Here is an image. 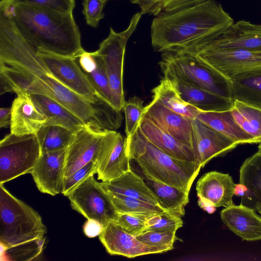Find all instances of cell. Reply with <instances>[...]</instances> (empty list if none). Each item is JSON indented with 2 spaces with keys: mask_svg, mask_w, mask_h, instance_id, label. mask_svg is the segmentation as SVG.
I'll return each mask as SVG.
<instances>
[{
  "mask_svg": "<svg viewBox=\"0 0 261 261\" xmlns=\"http://www.w3.org/2000/svg\"><path fill=\"white\" fill-rule=\"evenodd\" d=\"M106 1H109V0H105Z\"/></svg>",
  "mask_w": 261,
  "mask_h": 261,
  "instance_id": "obj_52",
  "label": "cell"
},
{
  "mask_svg": "<svg viewBox=\"0 0 261 261\" xmlns=\"http://www.w3.org/2000/svg\"><path fill=\"white\" fill-rule=\"evenodd\" d=\"M160 65L162 70L189 84L233 99L230 80L191 53L165 51Z\"/></svg>",
  "mask_w": 261,
  "mask_h": 261,
  "instance_id": "obj_6",
  "label": "cell"
},
{
  "mask_svg": "<svg viewBox=\"0 0 261 261\" xmlns=\"http://www.w3.org/2000/svg\"><path fill=\"white\" fill-rule=\"evenodd\" d=\"M107 130H109L86 124L76 131L68 147L65 178L92 161L96 160L102 140Z\"/></svg>",
  "mask_w": 261,
  "mask_h": 261,
  "instance_id": "obj_14",
  "label": "cell"
},
{
  "mask_svg": "<svg viewBox=\"0 0 261 261\" xmlns=\"http://www.w3.org/2000/svg\"><path fill=\"white\" fill-rule=\"evenodd\" d=\"M11 120V108H1L0 127H6L10 125Z\"/></svg>",
  "mask_w": 261,
  "mask_h": 261,
  "instance_id": "obj_47",
  "label": "cell"
},
{
  "mask_svg": "<svg viewBox=\"0 0 261 261\" xmlns=\"http://www.w3.org/2000/svg\"><path fill=\"white\" fill-rule=\"evenodd\" d=\"M232 116L241 128L254 140L261 142V108L233 100Z\"/></svg>",
  "mask_w": 261,
  "mask_h": 261,
  "instance_id": "obj_31",
  "label": "cell"
},
{
  "mask_svg": "<svg viewBox=\"0 0 261 261\" xmlns=\"http://www.w3.org/2000/svg\"><path fill=\"white\" fill-rule=\"evenodd\" d=\"M14 4H23L61 12L73 13L75 0H11Z\"/></svg>",
  "mask_w": 261,
  "mask_h": 261,
  "instance_id": "obj_41",
  "label": "cell"
},
{
  "mask_svg": "<svg viewBox=\"0 0 261 261\" xmlns=\"http://www.w3.org/2000/svg\"><path fill=\"white\" fill-rule=\"evenodd\" d=\"M10 92H13L10 85L4 76L0 75V94Z\"/></svg>",
  "mask_w": 261,
  "mask_h": 261,
  "instance_id": "obj_48",
  "label": "cell"
},
{
  "mask_svg": "<svg viewBox=\"0 0 261 261\" xmlns=\"http://www.w3.org/2000/svg\"><path fill=\"white\" fill-rule=\"evenodd\" d=\"M98 179L108 181L130 169L126 139L115 130H107L102 140L96 159Z\"/></svg>",
  "mask_w": 261,
  "mask_h": 261,
  "instance_id": "obj_12",
  "label": "cell"
},
{
  "mask_svg": "<svg viewBox=\"0 0 261 261\" xmlns=\"http://www.w3.org/2000/svg\"><path fill=\"white\" fill-rule=\"evenodd\" d=\"M31 96L39 109L47 118L45 125H60L77 131L86 124L55 100L40 94Z\"/></svg>",
  "mask_w": 261,
  "mask_h": 261,
  "instance_id": "obj_27",
  "label": "cell"
},
{
  "mask_svg": "<svg viewBox=\"0 0 261 261\" xmlns=\"http://www.w3.org/2000/svg\"><path fill=\"white\" fill-rule=\"evenodd\" d=\"M107 1L105 0H83V13L87 24L96 28L99 21L104 17L103 9Z\"/></svg>",
  "mask_w": 261,
  "mask_h": 261,
  "instance_id": "obj_44",
  "label": "cell"
},
{
  "mask_svg": "<svg viewBox=\"0 0 261 261\" xmlns=\"http://www.w3.org/2000/svg\"><path fill=\"white\" fill-rule=\"evenodd\" d=\"M194 152L196 163L203 168L214 158L225 154L238 144L198 119H192Z\"/></svg>",
  "mask_w": 261,
  "mask_h": 261,
  "instance_id": "obj_17",
  "label": "cell"
},
{
  "mask_svg": "<svg viewBox=\"0 0 261 261\" xmlns=\"http://www.w3.org/2000/svg\"><path fill=\"white\" fill-rule=\"evenodd\" d=\"M79 64L85 73L93 71L97 66V60L93 52L84 50L77 58Z\"/></svg>",
  "mask_w": 261,
  "mask_h": 261,
  "instance_id": "obj_45",
  "label": "cell"
},
{
  "mask_svg": "<svg viewBox=\"0 0 261 261\" xmlns=\"http://www.w3.org/2000/svg\"><path fill=\"white\" fill-rule=\"evenodd\" d=\"M108 194L118 214L134 213L152 215L166 211L161 206L139 199L122 195Z\"/></svg>",
  "mask_w": 261,
  "mask_h": 261,
  "instance_id": "obj_35",
  "label": "cell"
},
{
  "mask_svg": "<svg viewBox=\"0 0 261 261\" xmlns=\"http://www.w3.org/2000/svg\"><path fill=\"white\" fill-rule=\"evenodd\" d=\"M0 62L34 77L47 93L85 124L105 129L103 115L94 105L57 80L13 24L0 33Z\"/></svg>",
  "mask_w": 261,
  "mask_h": 261,
  "instance_id": "obj_2",
  "label": "cell"
},
{
  "mask_svg": "<svg viewBox=\"0 0 261 261\" xmlns=\"http://www.w3.org/2000/svg\"><path fill=\"white\" fill-rule=\"evenodd\" d=\"M23 38L37 51L77 58L85 50L73 13H61L11 0L0 2Z\"/></svg>",
  "mask_w": 261,
  "mask_h": 261,
  "instance_id": "obj_3",
  "label": "cell"
},
{
  "mask_svg": "<svg viewBox=\"0 0 261 261\" xmlns=\"http://www.w3.org/2000/svg\"><path fill=\"white\" fill-rule=\"evenodd\" d=\"M104 227L98 221L93 219H87L83 226L84 234L88 238H95L99 236L102 232Z\"/></svg>",
  "mask_w": 261,
  "mask_h": 261,
  "instance_id": "obj_46",
  "label": "cell"
},
{
  "mask_svg": "<svg viewBox=\"0 0 261 261\" xmlns=\"http://www.w3.org/2000/svg\"><path fill=\"white\" fill-rule=\"evenodd\" d=\"M223 223L243 240H261V216L253 208L243 204H233L220 212Z\"/></svg>",
  "mask_w": 261,
  "mask_h": 261,
  "instance_id": "obj_22",
  "label": "cell"
},
{
  "mask_svg": "<svg viewBox=\"0 0 261 261\" xmlns=\"http://www.w3.org/2000/svg\"><path fill=\"white\" fill-rule=\"evenodd\" d=\"M97 173V160L89 162L69 176L65 178L62 192L67 196L74 188L90 176Z\"/></svg>",
  "mask_w": 261,
  "mask_h": 261,
  "instance_id": "obj_43",
  "label": "cell"
},
{
  "mask_svg": "<svg viewBox=\"0 0 261 261\" xmlns=\"http://www.w3.org/2000/svg\"><path fill=\"white\" fill-rule=\"evenodd\" d=\"M246 187L241 184H236L234 195L242 197L246 192Z\"/></svg>",
  "mask_w": 261,
  "mask_h": 261,
  "instance_id": "obj_49",
  "label": "cell"
},
{
  "mask_svg": "<svg viewBox=\"0 0 261 261\" xmlns=\"http://www.w3.org/2000/svg\"><path fill=\"white\" fill-rule=\"evenodd\" d=\"M67 197L73 210L87 219L98 221L104 228L118 216L108 193L94 175L86 178Z\"/></svg>",
  "mask_w": 261,
  "mask_h": 261,
  "instance_id": "obj_10",
  "label": "cell"
},
{
  "mask_svg": "<svg viewBox=\"0 0 261 261\" xmlns=\"http://www.w3.org/2000/svg\"><path fill=\"white\" fill-rule=\"evenodd\" d=\"M101 184L108 193L124 195L161 206L143 177L137 174L132 169L116 178L102 181Z\"/></svg>",
  "mask_w": 261,
  "mask_h": 261,
  "instance_id": "obj_24",
  "label": "cell"
},
{
  "mask_svg": "<svg viewBox=\"0 0 261 261\" xmlns=\"http://www.w3.org/2000/svg\"><path fill=\"white\" fill-rule=\"evenodd\" d=\"M196 118L227 136L238 145L255 143L254 139L236 122L231 110L201 112Z\"/></svg>",
  "mask_w": 261,
  "mask_h": 261,
  "instance_id": "obj_26",
  "label": "cell"
},
{
  "mask_svg": "<svg viewBox=\"0 0 261 261\" xmlns=\"http://www.w3.org/2000/svg\"><path fill=\"white\" fill-rule=\"evenodd\" d=\"M140 12L131 18L124 31L116 32L110 28V33L99 45L95 53L102 60L112 95L113 106L118 111L123 110L125 102L123 87L124 58L126 42L135 31L141 17Z\"/></svg>",
  "mask_w": 261,
  "mask_h": 261,
  "instance_id": "obj_7",
  "label": "cell"
},
{
  "mask_svg": "<svg viewBox=\"0 0 261 261\" xmlns=\"http://www.w3.org/2000/svg\"><path fill=\"white\" fill-rule=\"evenodd\" d=\"M255 210L258 212L261 215V204L257 205Z\"/></svg>",
  "mask_w": 261,
  "mask_h": 261,
  "instance_id": "obj_50",
  "label": "cell"
},
{
  "mask_svg": "<svg viewBox=\"0 0 261 261\" xmlns=\"http://www.w3.org/2000/svg\"><path fill=\"white\" fill-rule=\"evenodd\" d=\"M37 54L53 75L65 86L93 105L103 101L98 96L76 58L39 51Z\"/></svg>",
  "mask_w": 261,
  "mask_h": 261,
  "instance_id": "obj_11",
  "label": "cell"
},
{
  "mask_svg": "<svg viewBox=\"0 0 261 261\" xmlns=\"http://www.w3.org/2000/svg\"><path fill=\"white\" fill-rule=\"evenodd\" d=\"M68 147L41 153L31 173L38 190L55 196L62 193Z\"/></svg>",
  "mask_w": 261,
  "mask_h": 261,
  "instance_id": "obj_15",
  "label": "cell"
},
{
  "mask_svg": "<svg viewBox=\"0 0 261 261\" xmlns=\"http://www.w3.org/2000/svg\"><path fill=\"white\" fill-rule=\"evenodd\" d=\"M182 225L181 216L166 211L150 216L147 219L145 230L176 232Z\"/></svg>",
  "mask_w": 261,
  "mask_h": 261,
  "instance_id": "obj_38",
  "label": "cell"
},
{
  "mask_svg": "<svg viewBox=\"0 0 261 261\" xmlns=\"http://www.w3.org/2000/svg\"><path fill=\"white\" fill-rule=\"evenodd\" d=\"M153 98L167 108L191 119L201 111L185 101L171 81L163 77L152 90Z\"/></svg>",
  "mask_w": 261,
  "mask_h": 261,
  "instance_id": "obj_29",
  "label": "cell"
},
{
  "mask_svg": "<svg viewBox=\"0 0 261 261\" xmlns=\"http://www.w3.org/2000/svg\"><path fill=\"white\" fill-rule=\"evenodd\" d=\"M10 133L17 136L36 134L45 125L47 118L31 95H17L11 106Z\"/></svg>",
  "mask_w": 261,
  "mask_h": 261,
  "instance_id": "obj_20",
  "label": "cell"
},
{
  "mask_svg": "<svg viewBox=\"0 0 261 261\" xmlns=\"http://www.w3.org/2000/svg\"><path fill=\"white\" fill-rule=\"evenodd\" d=\"M47 232L40 215L0 184V242L6 248L36 239Z\"/></svg>",
  "mask_w": 261,
  "mask_h": 261,
  "instance_id": "obj_5",
  "label": "cell"
},
{
  "mask_svg": "<svg viewBox=\"0 0 261 261\" xmlns=\"http://www.w3.org/2000/svg\"><path fill=\"white\" fill-rule=\"evenodd\" d=\"M127 153L147 177L190 192L201 168L196 162L174 158L150 142L139 127L129 137H126Z\"/></svg>",
  "mask_w": 261,
  "mask_h": 261,
  "instance_id": "obj_4",
  "label": "cell"
},
{
  "mask_svg": "<svg viewBox=\"0 0 261 261\" xmlns=\"http://www.w3.org/2000/svg\"><path fill=\"white\" fill-rule=\"evenodd\" d=\"M178 50L192 54L230 80L244 74L261 71L260 51L241 48L210 49L196 46Z\"/></svg>",
  "mask_w": 261,
  "mask_h": 261,
  "instance_id": "obj_9",
  "label": "cell"
},
{
  "mask_svg": "<svg viewBox=\"0 0 261 261\" xmlns=\"http://www.w3.org/2000/svg\"><path fill=\"white\" fill-rule=\"evenodd\" d=\"M138 5L142 14L157 16L163 13H171L198 4L205 0H130Z\"/></svg>",
  "mask_w": 261,
  "mask_h": 261,
  "instance_id": "obj_34",
  "label": "cell"
},
{
  "mask_svg": "<svg viewBox=\"0 0 261 261\" xmlns=\"http://www.w3.org/2000/svg\"><path fill=\"white\" fill-rule=\"evenodd\" d=\"M139 127L146 138L171 156L182 161L196 162L194 150L179 141L143 115Z\"/></svg>",
  "mask_w": 261,
  "mask_h": 261,
  "instance_id": "obj_23",
  "label": "cell"
},
{
  "mask_svg": "<svg viewBox=\"0 0 261 261\" xmlns=\"http://www.w3.org/2000/svg\"><path fill=\"white\" fill-rule=\"evenodd\" d=\"M0 75L10 85L17 95L40 94L47 96V93L33 76L0 62Z\"/></svg>",
  "mask_w": 261,
  "mask_h": 261,
  "instance_id": "obj_32",
  "label": "cell"
},
{
  "mask_svg": "<svg viewBox=\"0 0 261 261\" xmlns=\"http://www.w3.org/2000/svg\"><path fill=\"white\" fill-rule=\"evenodd\" d=\"M45 239L44 237L16 246L4 248V254L9 260H32L42 252Z\"/></svg>",
  "mask_w": 261,
  "mask_h": 261,
  "instance_id": "obj_37",
  "label": "cell"
},
{
  "mask_svg": "<svg viewBox=\"0 0 261 261\" xmlns=\"http://www.w3.org/2000/svg\"><path fill=\"white\" fill-rule=\"evenodd\" d=\"M143 115L194 150L192 119L167 108L153 98L145 107Z\"/></svg>",
  "mask_w": 261,
  "mask_h": 261,
  "instance_id": "obj_19",
  "label": "cell"
},
{
  "mask_svg": "<svg viewBox=\"0 0 261 261\" xmlns=\"http://www.w3.org/2000/svg\"><path fill=\"white\" fill-rule=\"evenodd\" d=\"M176 232L145 230L136 237L142 243L153 246L166 247L171 250L177 239Z\"/></svg>",
  "mask_w": 261,
  "mask_h": 261,
  "instance_id": "obj_42",
  "label": "cell"
},
{
  "mask_svg": "<svg viewBox=\"0 0 261 261\" xmlns=\"http://www.w3.org/2000/svg\"><path fill=\"white\" fill-rule=\"evenodd\" d=\"M145 109L143 101L137 96L132 97L125 101L123 110L125 114L126 137L133 135L139 127Z\"/></svg>",
  "mask_w": 261,
  "mask_h": 261,
  "instance_id": "obj_39",
  "label": "cell"
},
{
  "mask_svg": "<svg viewBox=\"0 0 261 261\" xmlns=\"http://www.w3.org/2000/svg\"><path fill=\"white\" fill-rule=\"evenodd\" d=\"M235 186L229 174L216 171L205 173L196 186L198 205L211 214L216 211V207H226L234 204Z\"/></svg>",
  "mask_w": 261,
  "mask_h": 261,
  "instance_id": "obj_13",
  "label": "cell"
},
{
  "mask_svg": "<svg viewBox=\"0 0 261 261\" xmlns=\"http://www.w3.org/2000/svg\"><path fill=\"white\" fill-rule=\"evenodd\" d=\"M143 175L146 184L157 198L161 206L166 211L182 217L185 214V207L189 201L190 192Z\"/></svg>",
  "mask_w": 261,
  "mask_h": 261,
  "instance_id": "obj_28",
  "label": "cell"
},
{
  "mask_svg": "<svg viewBox=\"0 0 261 261\" xmlns=\"http://www.w3.org/2000/svg\"><path fill=\"white\" fill-rule=\"evenodd\" d=\"M162 71L164 77L171 81L182 99L201 112H220L231 110L233 99L189 84L166 70Z\"/></svg>",
  "mask_w": 261,
  "mask_h": 261,
  "instance_id": "obj_21",
  "label": "cell"
},
{
  "mask_svg": "<svg viewBox=\"0 0 261 261\" xmlns=\"http://www.w3.org/2000/svg\"><path fill=\"white\" fill-rule=\"evenodd\" d=\"M150 216L134 213L118 214L114 222L128 233L137 237L145 230L147 219Z\"/></svg>",
  "mask_w": 261,
  "mask_h": 261,
  "instance_id": "obj_40",
  "label": "cell"
},
{
  "mask_svg": "<svg viewBox=\"0 0 261 261\" xmlns=\"http://www.w3.org/2000/svg\"><path fill=\"white\" fill-rule=\"evenodd\" d=\"M257 152L261 155V142L259 143V145H258V151H257Z\"/></svg>",
  "mask_w": 261,
  "mask_h": 261,
  "instance_id": "obj_51",
  "label": "cell"
},
{
  "mask_svg": "<svg viewBox=\"0 0 261 261\" xmlns=\"http://www.w3.org/2000/svg\"><path fill=\"white\" fill-rule=\"evenodd\" d=\"M239 183L247 190L241 204L255 209L261 204V155L257 152L247 158L240 169Z\"/></svg>",
  "mask_w": 261,
  "mask_h": 261,
  "instance_id": "obj_25",
  "label": "cell"
},
{
  "mask_svg": "<svg viewBox=\"0 0 261 261\" xmlns=\"http://www.w3.org/2000/svg\"><path fill=\"white\" fill-rule=\"evenodd\" d=\"M97 60L96 68L90 73H85L100 99L113 107L111 90L102 59L93 52Z\"/></svg>",
  "mask_w": 261,
  "mask_h": 261,
  "instance_id": "obj_36",
  "label": "cell"
},
{
  "mask_svg": "<svg viewBox=\"0 0 261 261\" xmlns=\"http://www.w3.org/2000/svg\"><path fill=\"white\" fill-rule=\"evenodd\" d=\"M233 23V19L220 4L205 0L156 16L151 25L152 46L158 51L182 49L217 38Z\"/></svg>",
  "mask_w": 261,
  "mask_h": 261,
  "instance_id": "obj_1",
  "label": "cell"
},
{
  "mask_svg": "<svg viewBox=\"0 0 261 261\" xmlns=\"http://www.w3.org/2000/svg\"><path fill=\"white\" fill-rule=\"evenodd\" d=\"M191 46L210 49L241 48L261 52V25L240 20L233 23L217 38L189 47Z\"/></svg>",
  "mask_w": 261,
  "mask_h": 261,
  "instance_id": "obj_18",
  "label": "cell"
},
{
  "mask_svg": "<svg viewBox=\"0 0 261 261\" xmlns=\"http://www.w3.org/2000/svg\"><path fill=\"white\" fill-rule=\"evenodd\" d=\"M233 100L261 108V71L230 80Z\"/></svg>",
  "mask_w": 261,
  "mask_h": 261,
  "instance_id": "obj_30",
  "label": "cell"
},
{
  "mask_svg": "<svg viewBox=\"0 0 261 261\" xmlns=\"http://www.w3.org/2000/svg\"><path fill=\"white\" fill-rule=\"evenodd\" d=\"M41 154L36 134L5 136L0 142V184L31 173Z\"/></svg>",
  "mask_w": 261,
  "mask_h": 261,
  "instance_id": "obj_8",
  "label": "cell"
},
{
  "mask_svg": "<svg viewBox=\"0 0 261 261\" xmlns=\"http://www.w3.org/2000/svg\"><path fill=\"white\" fill-rule=\"evenodd\" d=\"M76 132L60 125L43 126L36 134L41 153L68 147Z\"/></svg>",
  "mask_w": 261,
  "mask_h": 261,
  "instance_id": "obj_33",
  "label": "cell"
},
{
  "mask_svg": "<svg viewBox=\"0 0 261 261\" xmlns=\"http://www.w3.org/2000/svg\"><path fill=\"white\" fill-rule=\"evenodd\" d=\"M99 239L111 255H122L128 258L162 253L171 249L169 247L146 245L118 226L114 222L107 225Z\"/></svg>",
  "mask_w": 261,
  "mask_h": 261,
  "instance_id": "obj_16",
  "label": "cell"
}]
</instances>
